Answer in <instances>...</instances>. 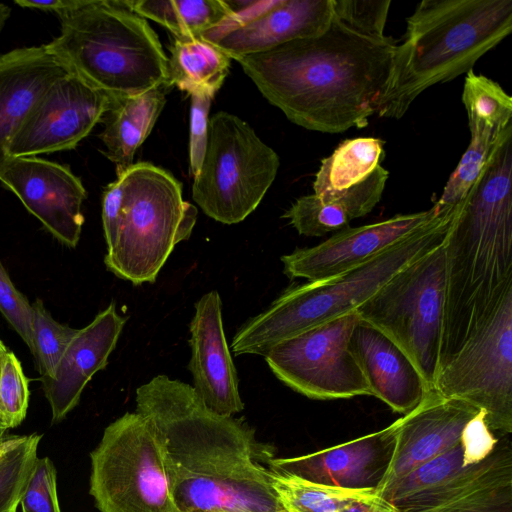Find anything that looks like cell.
Masks as SVG:
<instances>
[{"label": "cell", "instance_id": "6da1fadb", "mask_svg": "<svg viewBox=\"0 0 512 512\" xmlns=\"http://www.w3.org/2000/svg\"><path fill=\"white\" fill-rule=\"evenodd\" d=\"M180 512H286L270 480L268 446L242 419L206 407L193 387L160 374L136 390Z\"/></svg>", "mask_w": 512, "mask_h": 512}, {"label": "cell", "instance_id": "7a4b0ae2", "mask_svg": "<svg viewBox=\"0 0 512 512\" xmlns=\"http://www.w3.org/2000/svg\"><path fill=\"white\" fill-rule=\"evenodd\" d=\"M396 42L334 16L319 35L236 60L262 95L294 124L323 133L362 129L376 114Z\"/></svg>", "mask_w": 512, "mask_h": 512}, {"label": "cell", "instance_id": "3957f363", "mask_svg": "<svg viewBox=\"0 0 512 512\" xmlns=\"http://www.w3.org/2000/svg\"><path fill=\"white\" fill-rule=\"evenodd\" d=\"M512 129L492 152L444 241L439 369L512 291Z\"/></svg>", "mask_w": 512, "mask_h": 512}, {"label": "cell", "instance_id": "277c9868", "mask_svg": "<svg viewBox=\"0 0 512 512\" xmlns=\"http://www.w3.org/2000/svg\"><path fill=\"white\" fill-rule=\"evenodd\" d=\"M512 31V0H423L406 19L376 114L402 118L429 87L468 73Z\"/></svg>", "mask_w": 512, "mask_h": 512}, {"label": "cell", "instance_id": "5b68a950", "mask_svg": "<svg viewBox=\"0 0 512 512\" xmlns=\"http://www.w3.org/2000/svg\"><path fill=\"white\" fill-rule=\"evenodd\" d=\"M458 208L441 206L417 230L349 271L288 288L238 329L233 353L264 357L277 343L356 311L400 270L443 245Z\"/></svg>", "mask_w": 512, "mask_h": 512}, {"label": "cell", "instance_id": "8992f818", "mask_svg": "<svg viewBox=\"0 0 512 512\" xmlns=\"http://www.w3.org/2000/svg\"><path fill=\"white\" fill-rule=\"evenodd\" d=\"M58 17L60 34L45 47L113 99L169 87L157 34L123 0H84Z\"/></svg>", "mask_w": 512, "mask_h": 512}, {"label": "cell", "instance_id": "52a82bcc", "mask_svg": "<svg viewBox=\"0 0 512 512\" xmlns=\"http://www.w3.org/2000/svg\"><path fill=\"white\" fill-rule=\"evenodd\" d=\"M117 180L120 223L104 263L134 285L154 283L174 247L191 236L197 208L183 199L182 185L170 172L151 163L133 164Z\"/></svg>", "mask_w": 512, "mask_h": 512}, {"label": "cell", "instance_id": "ba28073f", "mask_svg": "<svg viewBox=\"0 0 512 512\" xmlns=\"http://www.w3.org/2000/svg\"><path fill=\"white\" fill-rule=\"evenodd\" d=\"M445 276L441 245L400 270L356 309L361 321L405 352L431 391L439 371Z\"/></svg>", "mask_w": 512, "mask_h": 512}, {"label": "cell", "instance_id": "9c48e42d", "mask_svg": "<svg viewBox=\"0 0 512 512\" xmlns=\"http://www.w3.org/2000/svg\"><path fill=\"white\" fill-rule=\"evenodd\" d=\"M280 160L238 116L219 111L209 120L208 143L192 197L210 218L243 221L274 182Z\"/></svg>", "mask_w": 512, "mask_h": 512}, {"label": "cell", "instance_id": "30bf717a", "mask_svg": "<svg viewBox=\"0 0 512 512\" xmlns=\"http://www.w3.org/2000/svg\"><path fill=\"white\" fill-rule=\"evenodd\" d=\"M89 493L100 512H180L150 421L127 412L90 453Z\"/></svg>", "mask_w": 512, "mask_h": 512}, {"label": "cell", "instance_id": "8fae6325", "mask_svg": "<svg viewBox=\"0 0 512 512\" xmlns=\"http://www.w3.org/2000/svg\"><path fill=\"white\" fill-rule=\"evenodd\" d=\"M433 391L483 410L493 434H511L512 291L439 369Z\"/></svg>", "mask_w": 512, "mask_h": 512}, {"label": "cell", "instance_id": "7c38bea8", "mask_svg": "<svg viewBox=\"0 0 512 512\" xmlns=\"http://www.w3.org/2000/svg\"><path fill=\"white\" fill-rule=\"evenodd\" d=\"M358 321L353 311L305 330L277 343L265 361L282 383L310 399L372 396L351 349Z\"/></svg>", "mask_w": 512, "mask_h": 512}, {"label": "cell", "instance_id": "4fadbf2b", "mask_svg": "<svg viewBox=\"0 0 512 512\" xmlns=\"http://www.w3.org/2000/svg\"><path fill=\"white\" fill-rule=\"evenodd\" d=\"M112 97L74 72L55 80L14 136L10 158L74 149L110 109Z\"/></svg>", "mask_w": 512, "mask_h": 512}, {"label": "cell", "instance_id": "5bb4252c", "mask_svg": "<svg viewBox=\"0 0 512 512\" xmlns=\"http://www.w3.org/2000/svg\"><path fill=\"white\" fill-rule=\"evenodd\" d=\"M332 17V0H254L199 38L238 60L319 35Z\"/></svg>", "mask_w": 512, "mask_h": 512}, {"label": "cell", "instance_id": "9a60e30c", "mask_svg": "<svg viewBox=\"0 0 512 512\" xmlns=\"http://www.w3.org/2000/svg\"><path fill=\"white\" fill-rule=\"evenodd\" d=\"M0 182L57 240L68 247L78 244L87 192L67 166L38 156L10 158L0 170Z\"/></svg>", "mask_w": 512, "mask_h": 512}, {"label": "cell", "instance_id": "2e32d148", "mask_svg": "<svg viewBox=\"0 0 512 512\" xmlns=\"http://www.w3.org/2000/svg\"><path fill=\"white\" fill-rule=\"evenodd\" d=\"M441 206L386 220L347 227L320 244L296 249L281 257L283 271L290 279L322 281L349 271L377 256L431 220Z\"/></svg>", "mask_w": 512, "mask_h": 512}, {"label": "cell", "instance_id": "e0dca14e", "mask_svg": "<svg viewBox=\"0 0 512 512\" xmlns=\"http://www.w3.org/2000/svg\"><path fill=\"white\" fill-rule=\"evenodd\" d=\"M399 419L388 427L321 451L271 458L270 470L345 489L375 491L392 460Z\"/></svg>", "mask_w": 512, "mask_h": 512}, {"label": "cell", "instance_id": "ac0fdd59", "mask_svg": "<svg viewBox=\"0 0 512 512\" xmlns=\"http://www.w3.org/2000/svg\"><path fill=\"white\" fill-rule=\"evenodd\" d=\"M401 512H512V446L499 437L481 461L462 466L433 488L396 501Z\"/></svg>", "mask_w": 512, "mask_h": 512}, {"label": "cell", "instance_id": "d6986e66", "mask_svg": "<svg viewBox=\"0 0 512 512\" xmlns=\"http://www.w3.org/2000/svg\"><path fill=\"white\" fill-rule=\"evenodd\" d=\"M193 389L211 411L232 416L243 410L234 366L222 321L221 298L213 290L195 304L189 325Z\"/></svg>", "mask_w": 512, "mask_h": 512}, {"label": "cell", "instance_id": "ffe728a7", "mask_svg": "<svg viewBox=\"0 0 512 512\" xmlns=\"http://www.w3.org/2000/svg\"><path fill=\"white\" fill-rule=\"evenodd\" d=\"M478 412L465 401L428 393L417 408L399 418L393 457L376 494L455 447Z\"/></svg>", "mask_w": 512, "mask_h": 512}, {"label": "cell", "instance_id": "44dd1931", "mask_svg": "<svg viewBox=\"0 0 512 512\" xmlns=\"http://www.w3.org/2000/svg\"><path fill=\"white\" fill-rule=\"evenodd\" d=\"M126 318L112 301L77 334L63 354L52 379H41L52 423L62 421L79 403L86 384L104 369L125 326Z\"/></svg>", "mask_w": 512, "mask_h": 512}, {"label": "cell", "instance_id": "7402d4cb", "mask_svg": "<svg viewBox=\"0 0 512 512\" xmlns=\"http://www.w3.org/2000/svg\"><path fill=\"white\" fill-rule=\"evenodd\" d=\"M70 70L45 45L16 48L0 55V170L9 146L50 85Z\"/></svg>", "mask_w": 512, "mask_h": 512}, {"label": "cell", "instance_id": "603a6c76", "mask_svg": "<svg viewBox=\"0 0 512 512\" xmlns=\"http://www.w3.org/2000/svg\"><path fill=\"white\" fill-rule=\"evenodd\" d=\"M351 349L370 386L372 396L394 412L406 415L431 390L411 359L390 338L359 319Z\"/></svg>", "mask_w": 512, "mask_h": 512}, {"label": "cell", "instance_id": "cb8c5ba5", "mask_svg": "<svg viewBox=\"0 0 512 512\" xmlns=\"http://www.w3.org/2000/svg\"><path fill=\"white\" fill-rule=\"evenodd\" d=\"M389 172L379 165L362 183L338 194L298 198L283 214L300 235L320 237L348 227L351 220L370 213L379 203Z\"/></svg>", "mask_w": 512, "mask_h": 512}, {"label": "cell", "instance_id": "d4e9b609", "mask_svg": "<svg viewBox=\"0 0 512 512\" xmlns=\"http://www.w3.org/2000/svg\"><path fill=\"white\" fill-rule=\"evenodd\" d=\"M165 102L163 88L113 101L102 118L104 129L99 138L105 146L102 153L115 164L117 176L133 165L135 152L150 134Z\"/></svg>", "mask_w": 512, "mask_h": 512}, {"label": "cell", "instance_id": "484cf974", "mask_svg": "<svg viewBox=\"0 0 512 512\" xmlns=\"http://www.w3.org/2000/svg\"><path fill=\"white\" fill-rule=\"evenodd\" d=\"M168 83L190 96L213 98L229 72L231 59L200 38H175L169 46Z\"/></svg>", "mask_w": 512, "mask_h": 512}, {"label": "cell", "instance_id": "4316f807", "mask_svg": "<svg viewBox=\"0 0 512 512\" xmlns=\"http://www.w3.org/2000/svg\"><path fill=\"white\" fill-rule=\"evenodd\" d=\"M384 156V142L378 138L344 140L331 155L322 159L313 182L314 194L326 197L362 183Z\"/></svg>", "mask_w": 512, "mask_h": 512}, {"label": "cell", "instance_id": "83f0119b", "mask_svg": "<svg viewBox=\"0 0 512 512\" xmlns=\"http://www.w3.org/2000/svg\"><path fill=\"white\" fill-rule=\"evenodd\" d=\"M137 15L167 28L175 38H199L233 15L224 0H123Z\"/></svg>", "mask_w": 512, "mask_h": 512}, {"label": "cell", "instance_id": "f1b7e54d", "mask_svg": "<svg viewBox=\"0 0 512 512\" xmlns=\"http://www.w3.org/2000/svg\"><path fill=\"white\" fill-rule=\"evenodd\" d=\"M462 101L471 137H499L512 126V97L492 79L470 70L466 74Z\"/></svg>", "mask_w": 512, "mask_h": 512}, {"label": "cell", "instance_id": "f546056e", "mask_svg": "<svg viewBox=\"0 0 512 512\" xmlns=\"http://www.w3.org/2000/svg\"><path fill=\"white\" fill-rule=\"evenodd\" d=\"M270 480L286 512H339L347 501L372 491L322 485L272 470Z\"/></svg>", "mask_w": 512, "mask_h": 512}, {"label": "cell", "instance_id": "4dcf8cb0", "mask_svg": "<svg viewBox=\"0 0 512 512\" xmlns=\"http://www.w3.org/2000/svg\"><path fill=\"white\" fill-rule=\"evenodd\" d=\"M41 438L36 433L0 438V512L17 511Z\"/></svg>", "mask_w": 512, "mask_h": 512}, {"label": "cell", "instance_id": "1f68e13d", "mask_svg": "<svg viewBox=\"0 0 512 512\" xmlns=\"http://www.w3.org/2000/svg\"><path fill=\"white\" fill-rule=\"evenodd\" d=\"M32 354L41 379H52L56 368L78 329L61 324L53 319L43 301L36 299L32 304Z\"/></svg>", "mask_w": 512, "mask_h": 512}, {"label": "cell", "instance_id": "d6a6232c", "mask_svg": "<svg viewBox=\"0 0 512 512\" xmlns=\"http://www.w3.org/2000/svg\"><path fill=\"white\" fill-rule=\"evenodd\" d=\"M511 128L512 126L508 127L499 137H471L466 151L462 155L456 169L450 175L442 195L436 202L437 204L441 206H455L465 198L492 152Z\"/></svg>", "mask_w": 512, "mask_h": 512}, {"label": "cell", "instance_id": "836d02e7", "mask_svg": "<svg viewBox=\"0 0 512 512\" xmlns=\"http://www.w3.org/2000/svg\"><path fill=\"white\" fill-rule=\"evenodd\" d=\"M28 384L19 359L9 350L0 373V422L5 431L19 426L25 419L30 395Z\"/></svg>", "mask_w": 512, "mask_h": 512}, {"label": "cell", "instance_id": "e575fe53", "mask_svg": "<svg viewBox=\"0 0 512 512\" xmlns=\"http://www.w3.org/2000/svg\"><path fill=\"white\" fill-rule=\"evenodd\" d=\"M333 16L354 30L384 37L390 0H332Z\"/></svg>", "mask_w": 512, "mask_h": 512}, {"label": "cell", "instance_id": "d590c367", "mask_svg": "<svg viewBox=\"0 0 512 512\" xmlns=\"http://www.w3.org/2000/svg\"><path fill=\"white\" fill-rule=\"evenodd\" d=\"M19 505L22 512H61L56 469L50 458L35 460Z\"/></svg>", "mask_w": 512, "mask_h": 512}, {"label": "cell", "instance_id": "8d00e7d4", "mask_svg": "<svg viewBox=\"0 0 512 512\" xmlns=\"http://www.w3.org/2000/svg\"><path fill=\"white\" fill-rule=\"evenodd\" d=\"M0 312L19 334L30 351L33 350V307L28 299L13 284L0 262Z\"/></svg>", "mask_w": 512, "mask_h": 512}, {"label": "cell", "instance_id": "74e56055", "mask_svg": "<svg viewBox=\"0 0 512 512\" xmlns=\"http://www.w3.org/2000/svg\"><path fill=\"white\" fill-rule=\"evenodd\" d=\"M211 100L208 96H191L189 162L194 178L201 170L207 148Z\"/></svg>", "mask_w": 512, "mask_h": 512}, {"label": "cell", "instance_id": "f35d334b", "mask_svg": "<svg viewBox=\"0 0 512 512\" xmlns=\"http://www.w3.org/2000/svg\"><path fill=\"white\" fill-rule=\"evenodd\" d=\"M498 439L485 422V412H479L466 425L461 442L464 447V466L484 459L495 447Z\"/></svg>", "mask_w": 512, "mask_h": 512}, {"label": "cell", "instance_id": "ab89813d", "mask_svg": "<svg viewBox=\"0 0 512 512\" xmlns=\"http://www.w3.org/2000/svg\"><path fill=\"white\" fill-rule=\"evenodd\" d=\"M121 210V188L118 180L108 184L102 198V223L107 249L116 240Z\"/></svg>", "mask_w": 512, "mask_h": 512}, {"label": "cell", "instance_id": "60d3db41", "mask_svg": "<svg viewBox=\"0 0 512 512\" xmlns=\"http://www.w3.org/2000/svg\"><path fill=\"white\" fill-rule=\"evenodd\" d=\"M339 512H401L394 504L376 494L368 492L344 503Z\"/></svg>", "mask_w": 512, "mask_h": 512}, {"label": "cell", "instance_id": "b9f144b4", "mask_svg": "<svg viewBox=\"0 0 512 512\" xmlns=\"http://www.w3.org/2000/svg\"><path fill=\"white\" fill-rule=\"evenodd\" d=\"M84 0H15L14 3L23 8L51 11L58 16L73 11L83 4Z\"/></svg>", "mask_w": 512, "mask_h": 512}, {"label": "cell", "instance_id": "7bdbcfd3", "mask_svg": "<svg viewBox=\"0 0 512 512\" xmlns=\"http://www.w3.org/2000/svg\"><path fill=\"white\" fill-rule=\"evenodd\" d=\"M10 14H11V8L4 3H0V31L3 29Z\"/></svg>", "mask_w": 512, "mask_h": 512}, {"label": "cell", "instance_id": "ee69618b", "mask_svg": "<svg viewBox=\"0 0 512 512\" xmlns=\"http://www.w3.org/2000/svg\"><path fill=\"white\" fill-rule=\"evenodd\" d=\"M8 351H9V349H7V347L4 345V343L0 339V373H1V368H2L3 358ZM4 432H5V430L3 429L2 424L0 422V438L3 436Z\"/></svg>", "mask_w": 512, "mask_h": 512}]
</instances>
